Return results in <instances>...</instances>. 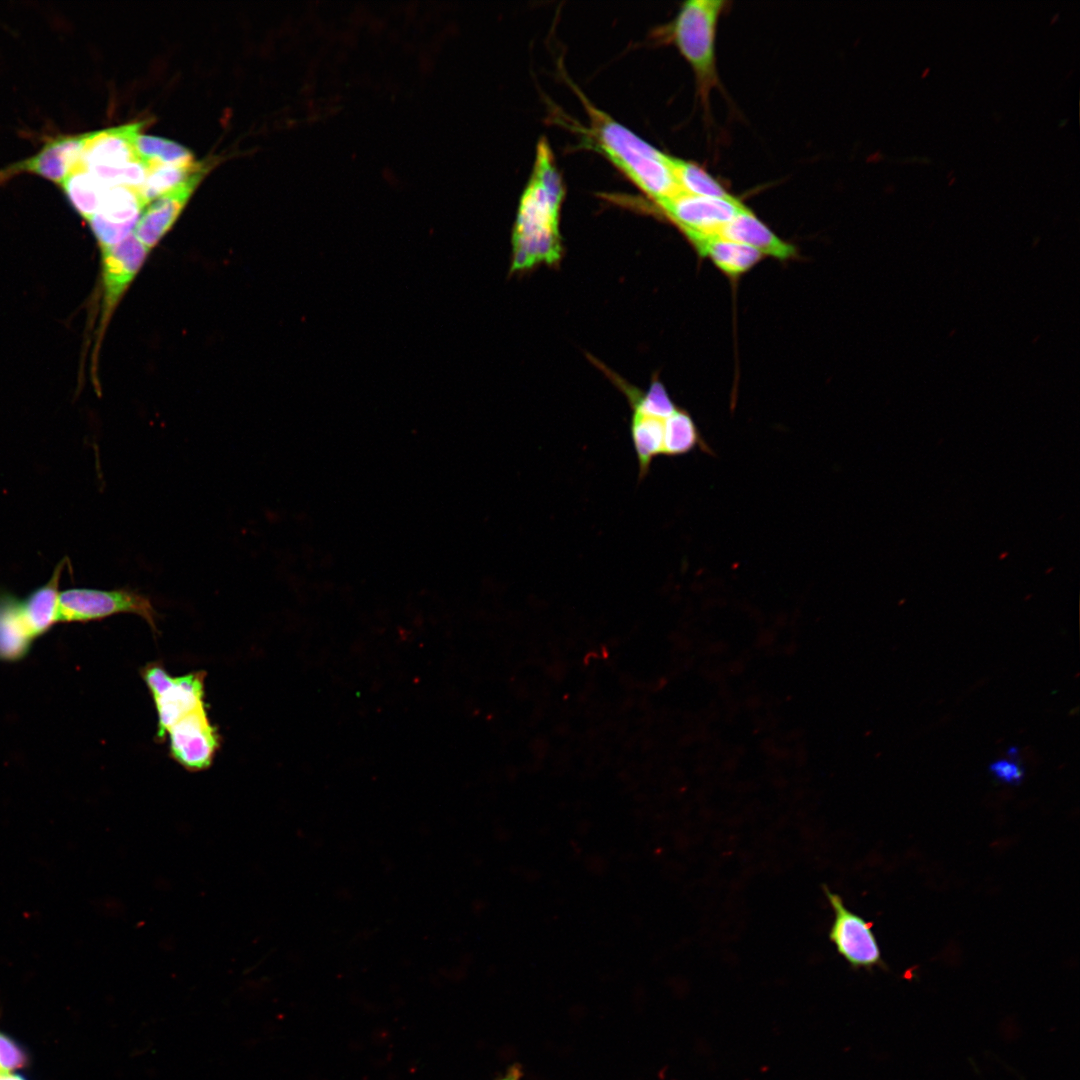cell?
Wrapping results in <instances>:
<instances>
[{
	"label": "cell",
	"mask_w": 1080,
	"mask_h": 1080,
	"mask_svg": "<svg viewBox=\"0 0 1080 1080\" xmlns=\"http://www.w3.org/2000/svg\"><path fill=\"white\" fill-rule=\"evenodd\" d=\"M564 185L549 143L542 138L530 179L524 189L512 230L513 272L539 264L553 265L562 256L560 212Z\"/></svg>",
	"instance_id": "cell-1"
},
{
	"label": "cell",
	"mask_w": 1080,
	"mask_h": 1080,
	"mask_svg": "<svg viewBox=\"0 0 1080 1080\" xmlns=\"http://www.w3.org/2000/svg\"><path fill=\"white\" fill-rule=\"evenodd\" d=\"M583 103L589 116L588 143L655 206L682 193L671 166V155L653 147L587 100Z\"/></svg>",
	"instance_id": "cell-2"
},
{
	"label": "cell",
	"mask_w": 1080,
	"mask_h": 1080,
	"mask_svg": "<svg viewBox=\"0 0 1080 1080\" xmlns=\"http://www.w3.org/2000/svg\"><path fill=\"white\" fill-rule=\"evenodd\" d=\"M723 0H689L682 3L666 31L669 39L690 64L697 93L708 105L711 90L718 83L715 37Z\"/></svg>",
	"instance_id": "cell-3"
},
{
	"label": "cell",
	"mask_w": 1080,
	"mask_h": 1080,
	"mask_svg": "<svg viewBox=\"0 0 1080 1080\" xmlns=\"http://www.w3.org/2000/svg\"><path fill=\"white\" fill-rule=\"evenodd\" d=\"M142 126L143 122H134L87 132L80 157L72 169L86 170L107 188L119 185L139 188L148 171L135 149V139Z\"/></svg>",
	"instance_id": "cell-4"
},
{
	"label": "cell",
	"mask_w": 1080,
	"mask_h": 1080,
	"mask_svg": "<svg viewBox=\"0 0 1080 1080\" xmlns=\"http://www.w3.org/2000/svg\"><path fill=\"white\" fill-rule=\"evenodd\" d=\"M118 613H134L157 632V612L144 594L130 589L69 588L60 591L58 623H85Z\"/></svg>",
	"instance_id": "cell-5"
},
{
	"label": "cell",
	"mask_w": 1080,
	"mask_h": 1080,
	"mask_svg": "<svg viewBox=\"0 0 1080 1080\" xmlns=\"http://www.w3.org/2000/svg\"><path fill=\"white\" fill-rule=\"evenodd\" d=\"M154 700L158 725L156 737L163 740L168 729L194 710L205 706V672L171 676L159 663H150L141 671Z\"/></svg>",
	"instance_id": "cell-6"
},
{
	"label": "cell",
	"mask_w": 1080,
	"mask_h": 1080,
	"mask_svg": "<svg viewBox=\"0 0 1080 1080\" xmlns=\"http://www.w3.org/2000/svg\"><path fill=\"white\" fill-rule=\"evenodd\" d=\"M823 891L834 913L828 936L837 953L855 970L886 969L873 923L848 909L841 896L828 886L823 885Z\"/></svg>",
	"instance_id": "cell-7"
},
{
	"label": "cell",
	"mask_w": 1080,
	"mask_h": 1080,
	"mask_svg": "<svg viewBox=\"0 0 1080 1080\" xmlns=\"http://www.w3.org/2000/svg\"><path fill=\"white\" fill-rule=\"evenodd\" d=\"M656 207L688 240L719 236L725 225L746 208L734 196L717 198L683 192Z\"/></svg>",
	"instance_id": "cell-8"
},
{
	"label": "cell",
	"mask_w": 1080,
	"mask_h": 1080,
	"mask_svg": "<svg viewBox=\"0 0 1080 1080\" xmlns=\"http://www.w3.org/2000/svg\"><path fill=\"white\" fill-rule=\"evenodd\" d=\"M166 734L171 757L192 772L208 769L220 746V736L206 705L177 721Z\"/></svg>",
	"instance_id": "cell-9"
},
{
	"label": "cell",
	"mask_w": 1080,
	"mask_h": 1080,
	"mask_svg": "<svg viewBox=\"0 0 1080 1080\" xmlns=\"http://www.w3.org/2000/svg\"><path fill=\"white\" fill-rule=\"evenodd\" d=\"M149 252L150 250L133 233L120 243L101 249L103 294L100 336Z\"/></svg>",
	"instance_id": "cell-10"
},
{
	"label": "cell",
	"mask_w": 1080,
	"mask_h": 1080,
	"mask_svg": "<svg viewBox=\"0 0 1080 1080\" xmlns=\"http://www.w3.org/2000/svg\"><path fill=\"white\" fill-rule=\"evenodd\" d=\"M146 205L137 188L123 185L109 187L98 210L88 220L100 250L130 236Z\"/></svg>",
	"instance_id": "cell-11"
},
{
	"label": "cell",
	"mask_w": 1080,
	"mask_h": 1080,
	"mask_svg": "<svg viewBox=\"0 0 1080 1080\" xmlns=\"http://www.w3.org/2000/svg\"><path fill=\"white\" fill-rule=\"evenodd\" d=\"M86 137L87 133H82L50 139L35 155L0 169V183L29 172L61 185L78 161Z\"/></svg>",
	"instance_id": "cell-12"
},
{
	"label": "cell",
	"mask_w": 1080,
	"mask_h": 1080,
	"mask_svg": "<svg viewBox=\"0 0 1080 1080\" xmlns=\"http://www.w3.org/2000/svg\"><path fill=\"white\" fill-rule=\"evenodd\" d=\"M208 166L186 181L149 202L134 229V236L151 250L170 230Z\"/></svg>",
	"instance_id": "cell-13"
},
{
	"label": "cell",
	"mask_w": 1080,
	"mask_h": 1080,
	"mask_svg": "<svg viewBox=\"0 0 1080 1080\" xmlns=\"http://www.w3.org/2000/svg\"><path fill=\"white\" fill-rule=\"evenodd\" d=\"M38 638L25 597L0 588V661L24 659Z\"/></svg>",
	"instance_id": "cell-14"
},
{
	"label": "cell",
	"mask_w": 1080,
	"mask_h": 1080,
	"mask_svg": "<svg viewBox=\"0 0 1080 1080\" xmlns=\"http://www.w3.org/2000/svg\"><path fill=\"white\" fill-rule=\"evenodd\" d=\"M719 236L780 260L789 259L796 254L793 245L774 234L747 207L725 225Z\"/></svg>",
	"instance_id": "cell-15"
},
{
	"label": "cell",
	"mask_w": 1080,
	"mask_h": 1080,
	"mask_svg": "<svg viewBox=\"0 0 1080 1080\" xmlns=\"http://www.w3.org/2000/svg\"><path fill=\"white\" fill-rule=\"evenodd\" d=\"M703 257H708L722 272L736 277L750 270L762 259L752 247L720 236L698 237L689 240Z\"/></svg>",
	"instance_id": "cell-16"
},
{
	"label": "cell",
	"mask_w": 1080,
	"mask_h": 1080,
	"mask_svg": "<svg viewBox=\"0 0 1080 1080\" xmlns=\"http://www.w3.org/2000/svg\"><path fill=\"white\" fill-rule=\"evenodd\" d=\"M665 419L632 412L630 436L639 467V481L649 473L653 460L662 455Z\"/></svg>",
	"instance_id": "cell-17"
},
{
	"label": "cell",
	"mask_w": 1080,
	"mask_h": 1080,
	"mask_svg": "<svg viewBox=\"0 0 1080 1080\" xmlns=\"http://www.w3.org/2000/svg\"><path fill=\"white\" fill-rule=\"evenodd\" d=\"M697 447L706 453H712L690 414L677 408L665 419L662 455L676 457L687 454Z\"/></svg>",
	"instance_id": "cell-18"
},
{
	"label": "cell",
	"mask_w": 1080,
	"mask_h": 1080,
	"mask_svg": "<svg viewBox=\"0 0 1080 1080\" xmlns=\"http://www.w3.org/2000/svg\"><path fill=\"white\" fill-rule=\"evenodd\" d=\"M74 209L87 221L98 210L108 189L84 169H72L61 184Z\"/></svg>",
	"instance_id": "cell-19"
},
{
	"label": "cell",
	"mask_w": 1080,
	"mask_h": 1080,
	"mask_svg": "<svg viewBox=\"0 0 1080 1080\" xmlns=\"http://www.w3.org/2000/svg\"><path fill=\"white\" fill-rule=\"evenodd\" d=\"M135 149L139 159L147 166L180 165L194 162L193 154L181 144L162 137L138 134Z\"/></svg>",
	"instance_id": "cell-20"
},
{
	"label": "cell",
	"mask_w": 1080,
	"mask_h": 1080,
	"mask_svg": "<svg viewBox=\"0 0 1080 1080\" xmlns=\"http://www.w3.org/2000/svg\"><path fill=\"white\" fill-rule=\"evenodd\" d=\"M206 166L201 162H192L189 164L150 167L138 191L148 204L155 198L177 187Z\"/></svg>",
	"instance_id": "cell-21"
},
{
	"label": "cell",
	"mask_w": 1080,
	"mask_h": 1080,
	"mask_svg": "<svg viewBox=\"0 0 1080 1080\" xmlns=\"http://www.w3.org/2000/svg\"><path fill=\"white\" fill-rule=\"evenodd\" d=\"M671 166L683 193L717 198L733 196L712 175L693 162L672 156Z\"/></svg>",
	"instance_id": "cell-22"
},
{
	"label": "cell",
	"mask_w": 1080,
	"mask_h": 1080,
	"mask_svg": "<svg viewBox=\"0 0 1080 1080\" xmlns=\"http://www.w3.org/2000/svg\"><path fill=\"white\" fill-rule=\"evenodd\" d=\"M617 384L620 385L622 391L628 398L632 412L659 419H666L678 408L673 403L664 385L658 379H654L651 382L649 389L645 392H641L623 382H617Z\"/></svg>",
	"instance_id": "cell-23"
},
{
	"label": "cell",
	"mask_w": 1080,
	"mask_h": 1080,
	"mask_svg": "<svg viewBox=\"0 0 1080 1080\" xmlns=\"http://www.w3.org/2000/svg\"><path fill=\"white\" fill-rule=\"evenodd\" d=\"M28 1057L19 1044L0 1032V1072L4 1075L14 1073L25 1067Z\"/></svg>",
	"instance_id": "cell-24"
},
{
	"label": "cell",
	"mask_w": 1080,
	"mask_h": 1080,
	"mask_svg": "<svg viewBox=\"0 0 1080 1080\" xmlns=\"http://www.w3.org/2000/svg\"><path fill=\"white\" fill-rule=\"evenodd\" d=\"M990 774L999 782L1017 785L1024 778V769L1015 760L999 759L989 766Z\"/></svg>",
	"instance_id": "cell-25"
},
{
	"label": "cell",
	"mask_w": 1080,
	"mask_h": 1080,
	"mask_svg": "<svg viewBox=\"0 0 1080 1080\" xmlns=\"http://www.w3.org/2000/svg\"><path fill=\"white\" fill-rule=\"evenodd\" d=\"M521 1071L518 1066H513L506 1073V1075L500 1080H520Z\"/></svg>",
	"instance_id": "cell-26"
},
{
	"label": "cell",
	"mask_w": 1080,
	"mask_h": 1080,
	"mask_svg": "<svg viewBox=\"0 0 1080 1080\" xmlns=\"http://www.w3.org/2000/svg\"><path fill=\"white\" fill-rule=\"evenodd\" d=\"M0 1080H25V1079L19 1074L11 1073V1074H8V1075H1Z\"/></svg>",
	"instance_id": "cell-27"
},
{
	"label": "cell",
	"mask_w": 1080,
	"mask_h": 1080,
	"mask_svg": "<svg viewBox=\"0 0 1080 1080\" xmlns=\"http://www.w3.org/2000/svg\"><path fill=\"white\" fill-rule=\"evenodd\" d=\"M1 1075H4V1074H2V1073L0 1072V1076H1ZM7 1075H8V1074H7Z\"/></svg>",
	"instance_id": "cell-28"
}]
</instances>
